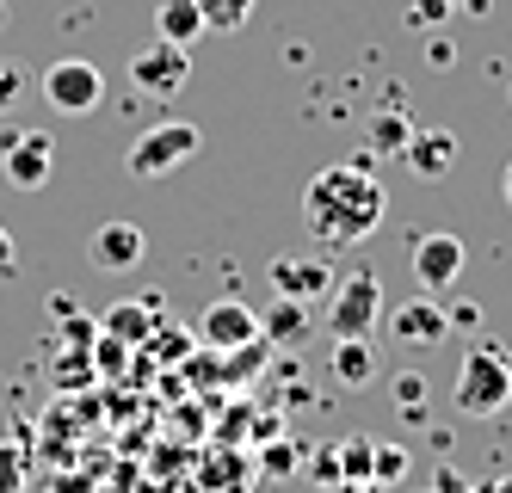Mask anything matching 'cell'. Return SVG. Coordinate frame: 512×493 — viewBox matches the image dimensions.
Segmentation results:
<instances>
[{
  "label": "cell",
  "instance_id": "cell-23",
  "mask_svg": "<svg viewBox=\"0 0 512 493\" xmlns=\"http://www.w3.org/2000/svg\"><path fill=\"white\" fill-rule=\"evenodd\" d=\"M19 93H25V68L19 62H0V111L19 105Z\"/></svg>",
  "mask_w": 512,
  "mask_h": 493
},
{
  "label": "cell",
  "instance_id": "cell-9",
  "mask_svg": "<svg viewBox=\"0 0 512 493\" xmlns=\"http://www.w3.org/2000/svg\"><path fill=\"white\" fill-rule=\"evenodd\" d=\"M198 339L210 352H247V346H260V315H253L241 296H216L198 315Z\"/></svg>",
  "mask_w": 512,
  "mask_h": 493
},
{
  "label": "cell",
  "instance_id": "cell-14",
  "mask_svg": "<svg viewBox=\"0 0 512 493\" xmlns=\"http://www.w3.org/2000/svg\"><path fill=\"white\" fill-rule=\"evenodd\" d=\"M155 37L192 50L204 37V7H198V0H155Z\"/></svg>",
  "mask_w": 512,
  "mask_h": 493
},
{
  "label": "cell",
  "instance_id": "cell-25",
  "mask_svg": "<svg viewBox=\"0 0 512 493\" xmlns=\"http://www.w3.org/2000/svg\"><path fill=\"white\" fill-rule=\"evenodd\" d=\"M0 278H19V241L7 222H0Z\"/></svg>",
  "mask_w": 512,
  "mask_h": 493
},
{
  "label": "cell",
  "instance_id": "cell-21",
  "mask_svg": "<svg viewBox=\"0 0 512 493\" xmlns=\"http://www.w3.org/2000/svg\"><path fill=\"white\" fill-rule=\"evenodd\" d=\"M25 475H31L25 444L19 438H0V493H25Z\"/></svg>",
  "mask_w": 512,
  "mask_h": 493
},
{
  "label": "cell",
  "instance_id": "cell-16",
  "mask_svg": "<svg viewBox=\"0 0 512 493\" xmlns=\"http://www.w3.org/2000/svg\"><path fill=\"white\" fill-rule=\"evenodd\" d=\"M408 136H414V118H408V105H401V93L377 111L371 124H364V142H371L377 155H401V148H408Z\"/></svg>",
  "mask_w": 512,
  "mask_h": 493
},
{
  "label": "cell",
  "instance_id": "cell-17",
  "mask_svg": "<svg viewBox=\"0 0 512 493\" xmlns=\"http://www.w3.org/2000/svg\"><path fill=\"white\" fill-rule=\"evenodd\" d=\"M260 339H272V346H303L309 339V302L278 296L272 315H260Z\"/></svg>",
  "mask_w": 512,
  "mask_h": 493
},
{
  "label": "cell",
  "instance_id": "cell-10",
  "mask_svg": "<svg viewBox=\"0 0 512 493\" xmlns=\"http://www.w3.org/2000/svg\"><path fill=\"white\" fill-rule=\"evenodd\" d=\"M334 265H327V253H278L272 265H266V284L278 290V296H290V302H321L327 290H334Z\"/></svg>",
  "mask_w": 512,
  "mask_h": 493
},
{
  "label": "cell",
  "instance_id": "cell-29",
  "mask_svg": "<svg viewBox=\"0 0 512 493\" xmlns=\"http://www.w3.org/2000/svg\"><path fill=\"white\" fill-rule=\"evenodd\" d=\"M475 493H512V475H494V481H482Z\"/></svg>",
  "mask_w": 512,
  "mask_h": 493
},
{
  "label": "cell",
  "instance_id": "cell-2",
  "mask_svg": "<svg viewBox=\"0 0 512 493\" xmlns=\"http://www.w3.org/2000/svg\"><path fill=\"white\" fill-rule=\"evenodd\" d=\"M457 413L463 420H494V413L512 407V358L494 346V339H475L457 364Z\"/></svg>",
  "mask_w": 512,
  "mask_h": 493
},
{
  "label": "cell",
  "instance_id": "cell-28",
  "mask_svg": "<svg viewBox=\"0 0 512 493\" xmlns=\"http://www.w3.org/2000/svg\"><path fill=\"white\" fill-rule=\"evenodd\" d=\"M426 62H432V68H451V62H457V44H451V37H432V44H426Z\"/></svg>",
  "mask_w": 512,
  "mask_h": 493
},
{
  "label": "cell",
  "instance_id": "cell-26",
  "mask_svg": "<svg viewBox=\"0 0 512 493\" xmlns=\"http://www.w3.org/2000/svg\"><path fill=\"white\" fill-rule=\"evenodd\" d=\"M309 469H315V481H327V487H334V481H340V457H334V444H327L321 457H309Z\"/></svg>",
  "mask_w": 512,
  "mask_h": 493
},
{
  "label": "cell",
  "instance_id": "cell-6",
  "mask_svg": "<svg viewBox=\"0 0 512 493\" xmlns=\"http://www.w3.org/2000/svg\"><path fill=\"white\" fill-rule=\"evenodd\" d=\"M192 81V50L167 44V37H149L142 50H130V87L142 99H179V87Z\"/></svg>",
  "mask_w": 512,
  "mask_h": 493
},
{
  "label": "cell",
  "instance_id": "cell-20",
  "mask_svg": "<svg viewBox=\"0 0 512 493\" xmlns=\"http://www.w3.org/2000/svg\"><path fill=\"white\" fill-rule=\"evenodd\" d=\"M401 475H408V450H401V444H371V481L377 487H401Z\"/></svg>",
  "mask_w": 512,
  "mask_h": 493
},
{
  "label": "cell",
  "instance_id": "cell-8",
  "mask_svg": "<svg viewBox=\"0 0 512 493\" xmlns=\"http://www.w3.org/2000/svg\"><path fill=\"white\" fill-rule=\"evenodd\" d=\"M383 327L401 352H438L451 339V321H445V302L438 296H408L395 302V309H383Z\"/></svg>",
  "mask_w": 512,
  "mask_h": 493
},
{
  "label": "cell",
  "instance_id": "cell-33",
  "mask_svg": "<svg viewBox=\"0 0 512 493\" xmlns=\"http://www.w3.org/2000/svg\"><path fill=\"white\" fill-rule=\"evenodd\" d=\"M451 493H475V487H469V481H463V487H451Z\"/></svg>",
  "mask_w": 512,
  "mask_h": 493
},
{
  "label": "cell",
  "instance_id": "cell-13",
  "mask_svg": "<svg viewBox=\"0 0 512 493\" xmlns=\"http://www.w3.org/2000/svg\"><path fill=\"white\" fill-rule=\"evenodd\" d=\"M457 155H463V148H457L451 130H414L408 148H401V161H408L420 179H445V173L457 167Z\"/></svg>",
  "mask_w": 512,
  "mask_h": 493
},
{
  "label": "cell",
  "instance_id": "cell-12",
  "mask_svg": "<svg viewBox=\"0 0 512 493\" xmlns=\"http://www.w3.org/2000/svg\"><path fill=\"white\" fill-rule=\"evenodd\" d=\"M142 253H149V241H142L136 222H99V229L87 235V259L99 265V272H136Z\"/></svg>",
  "mask_w": 512,
  "mask_h": 493
},
{
  "label": "cell",
  "instance_id": "cell-31",
  "mask_svg": "<svg viewBox=\"0 0 512 493\" xmlns=\"http://www.w3.org/2000/svg\"><path fill=\"white\" fill-rule=\"evenodd\" d=\"M7 19H13V13H7V0H0V31H7Z\"/></svg>",
  "mask_w": 512,
  "mask_h": 493
},
{
  "label": "cell",
  "instance_id": "cell-4",
  "mask_svg": "<svg viewBox=\"0 0 512 493\" xmlns=\"http://www.w3.org/2000/svg\"><path fill=\"white\" fill-rule=\"evenodd\" d=\"M198 148H204V130H198V124H186V118H167V124L142 130V136L130 142L124 167H130V179H167L173 167H186V161L198 155Z\"/></svg>",
  "mask_w": 512,
  "mask_h": 493
},
{
  "label": "cell",
  "instance_id": "cell-19",
  "mask_svg": "<svg viewBox=\"0 0 512 493\" xmlns=\"http://www.w3.org/2000/svg\"><path fill=\"white\" fill-rule=\"evenodd\" d=\"M198 7H204V31H241L260 0H198Z\"/></svg>",
  "mask_w": 512,
  "mask_h": 493
},
{
  "label": "cell",
  "instance_id": "cell-15",
  "mask_svg": "<svg viewBox=\"0 0 512 493\" xmlns=\"http://www.w3.org/2000/svg\"><path fill=\"white\" fill-rule=\"evenodd\" d=\"M99 327L112 333L118 346H149V333H155V302H149V296H142V302H112Z\"/></svg>",
  "mask_w": 512,
  "mask_h": 493
},
{
  "label": "cell",
  "instance_id": "cell-24",
  "mask_svg": "<svg viewBox=\"0 0 512 493\" xmlns=\"http://www.w3.org/2000/svg\"><path fill=\"white\" fill-rule=\"evenodd\" d=\"M445 13H451V0H414V7H408V25L420 31V25H438Z\"/></svg>",
  "mask_w": 512,
  "mask_h": 493
},
{
  "label": "cell",
  "instance_id": "cell-11",
  "mask_svg": "<svg viewBox=\"0 0 512 493\" xmlns=\"http://www.w3.org/2000/svg\"><path fill=\"white\" fill-rule=\"evenodd\" d=\"M414 284H420V296H445V290H457V278H463V241L445 229V235H420L414 241Z\"/></svg>",
  "mask_w": 512,
  "mask_h": 493
},
{
  "label": "cell",
  "instance_id": "cell-3",
  "mask_svg": "<svg viewBox=\"0 0 512 493\" xmlns=\"http://www.w3.org/2000/svg\"><path fill=\"white\" fill-rule=\"evenodd\" d=\"M377 321H383V284L371 265H352L327 290V327H334V339H371Z\"/></svg>",
  "mask_w": 512,
  "mask_h": 493
},
{
  "label": "cell",
  "instance_id": "cell-5",
  "mask_svg": "<svg viewBox=\"0 0 512 493\" xmlns=\"http://www.w3.org/2000/svg\"><path fill=\"white\" fill-rule=\"evenodd\" d=\"M38 87H44L50 111H62V118H93V111L105 105V74H99V62H87V56L50 62V68L38 74Z\"/></svg>",
  "mask_w": 512,
  "mask_h": 493
},
{
  "label": "cell",
  "instance_id": "cell-27",
  "mask_svg": "<svg viewBox=\"0 0 512 493\" xmlns=\"http://www.w3.org/2000/svg\"><path fill=\"white\" fill-rule=\"evenodd\" d=\"M445 321L463 327V333H475V327H482V309H475V302H457V309H445Z\"/></svg>",
  "mask_w": 512,
  "mask_h": 493
},
{
  "label": "cell",
  "instance_id": "cell-30",
  "mask_svg": "<svg viewBox=\"0 0 512 493\" xmlns=\"http://www.w3.org/2000/svg\"><path fill=\"white\" fill-rule=\"evenodd\" d=\"M457 7H463V13H488V0H451V13H457Z\"/></svg>",
  "mask_w": 512,
  "mask_h": 493
},
{
  "label": "cell",
  "instance_id": "cell-7",
  "mask_svg": "<svg viewBox=\"0 0 512 493\" xmlns=\"http://www.w3.org/2000/svg\"><path fill=\"white\" fill-rule=\"evenodd\" d=\"M0 173L13 192H44L56 173V136L50 130H0Z\"/></svg>",
  "mask_w": 512,
  "mask_h": 493
},
{
  "label": "cell",
  "instance_id": "cell-22",
  "mask_svg": "<svg viewBox=\"0 0 512 493\" xmlns=\"http://www.w3.org/2000/svg\"><path fill=\"white\" fill-rule=\"evenodd\" d=\"M395 401H401V413H408V420H420V407H426V376H420V370H401V376H395Z\"/></svg>",
  "mask_w": 512,
  "mask_h": 493
},
{
  "label": "cell",
  "instance_id": "cell-32",
  "mask_svg": "<svg viewBox=\"0 0 512 493\" xmlns=\"http://www.w3.org/2000/svg\"><path fill=\"white\" fill-rule=\"evenodd\" d=\"M506 204H512V167H506Z\"/></svg>",
  "mask_w": 512,
  "mask_h": 493
},
{
  "label": "cell",
  "instance_id": "cell-18",
  "mask_svg": "<svg viewBox=\"0 0 512 493\" xmlns=\"http://www.w3.org/2000/svg\"><path fill=\"white\" fill-rule=\"evenodd\" d=\"M334 376L346 389L371 383V376H377V346H371V339H340V346H334Z\"/></svg>",
  "mask_w": 512,
  "mask_h": 493
},
{
  "label": "cell",
  "instance_id": "cell-1",
  "mask_svg": "<svg viewBox=\"0 0 512 493\" xmlns=\"http://www.w3.org/2000/svg\"><path fill=\"white\" fill-rule=\"evenodd\" d=\"M383 216H389V192L358 161H334L303 185V222H309V235L321 247L371 241L383 229Z\"/></svg>",
  "mask_w": 512,
  "mask_h": 493
}]
</instances>
